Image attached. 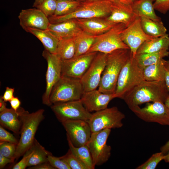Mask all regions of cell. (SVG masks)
<instances>
[{"label":"cell","instance_id":"1","mask_svg":"<svg viewBox=\"0 0 169 169\" xmlns=\"http://www.w3.org/2000/svg\"><path fill=\"white\" fill-rule=\"evenodd\" d=\"M169 94L164 80H144L128 92L123 97L129 109L148 102L164 103Z\"/></svg>","mask_w":169,"mask_h":169},{"label":"cell","instance_id":"2","mask_svg":"<svg viewBox=\"0 0 169 169\" xmlns=\"http://www.w3.org/2000/svg\"><path fill=\"white\" fill-rule=\"evenodd\" d=\"M21 125L20 136L17 145L13 159H18L33 146L35 136L38 127L44 117V110L40 109L29 113L22 107L17 110Z\"/></svg>","mask_w":169,"mask_h":169},{"label":"cell","instance_id":"3","mask_svg":"<svg viewBox=\"0 0 169 169\" xmlns=\"http://www.w3.org/2000/svg\"><path fill=\"white\" fill-rule=\"evenodd\" d=\"M132 55L130 49H119L107 54L106 64L98 87L100 91L115 94L121 70Z\"/></svg>","mask_w":169,"mask_h":169},{"label":"cell","instance_id":"4","mask_svg":"<svg viewBox=\"0 0 169 169\" xmlns=\"http://www.w3.org/2000/svg\"><path fill=\"white\" fill-rule=\"evenodd\" d=\"M112 4V3L106 0L83 1L74 12L62 16H52L48 18L50 23H55L72 19L106 18L110 13Z\"/></svg>","mask_w":169,"mask_h":169},{"label":"cell","instance_id":"5","mask_svg":"<svg viewBox=\"0 0 169 169\" xmlns=\"http://www.w3.org/2000/svg\"><path fill=\"white\" fill-rule=\"evenodd\" d=\"M145 80L143 69L132 55L119 74L115 93V98L122 99L128 92Z\"/></svg>","mask_w":169,"mask_h":169},{"label":"cell","instance_id":"6","mask_svg":"<svg viewBox=\"0 0 169 169\" xmlns=\"http://www.w3.org/2000/svg\"><path fill=\"white\" fill-rule=\"evenodd\" d=\"M84 92L80 79L61 75L53 88L49 101L52 105L80 100Z\"/></svg>","mask_w":169,"mask_h":169},{"label":"cell","instance_id":"7","mask_svg":"<svg viewBox=\"0 0 169 169\" xmlns=\"http://www.w3.org/2000/svg\"><path fill=\"white\" fill-rule=\"evenodd\" d=\"M125 28L123 23H117L108 31L96 36L94 44L87 53L97 52L108 54L119 49H129L121 37L122 32Z\"/></svg>","mask_w":169,"mask_h":169},{"label":"cell","instance_id":"8","mask_svg":"<svg viewBox=\"0 0 169 169\" xmlns=\"http://www.w3.org/2000/svg\"><path fill=\"white\" fill-rule=\"evenodd\" d=\"M125 117L117 107L114 106L92 113L88 122L92 132H94L106 129L121 128L123 125L122 121Z\"/></svg>","mask_w":169,"mask_h":169},{"label":"cell","instance_id":"9","mask_svg":"<svg viewBox=\"0 0 169 169\" xmlns=\"http://www.w3.org/2000/svg\"><path fill=\"white\" fill-rule=\"evenodd\" d=\"M51 108L61 123L68 120H82L88 122L92 113L88 111L80 99L53 104Z\"/></svg>","mask_w":169,"mask_h":169},{"label":"cell","instance_id":"10","mask_svg":"<svg viewBox=\"0 0 169 169\" xmlns=\"http://www.w3.org/2000/svg\"><path fill=\"white\" fill-rule=\"evenodd\" d=\"M110 132L111 129H106L92 133L87 145L95 166L102 165L110 156L111 148L107 144Z\"/></svg>","mask_w":169,"mask_h":169},{"label":"cell","instance_id":"11","mask_svg":"<svg viewBox=\"0 0 169 169\" xmlns=\"http://www.w3.org/2000/svg\"><path fill=\"white\" fill-rule=\"evenodd\" d=\"M130 109L138 118L145 121L169 125V109L163 102H148L143 108L138 106Z\"/></svg>","mask_w":169,"mask_h":169},{"label":"cell","instance_id":"12","mask_svg":"<svg viewBox=\"0 0 169 169\" xmlns=\"http://www.w3.org/2000/svg\"><path fill=\"white\" fill-rule=\"evenodd\" d=\"M42 55L47 63V69L46 75V87L42 97L43 103L51 106L49 101L51 91L54 85L61 76V60L55 54L50 53L44 49Z\"/></svg>","mask_w":169,"mask_h":169},{"label":"cell","instance_id":"13","mask_svg":"<svg viewBox=\"0 0 169 169\" xmlns=\"http://www.w3.org/2000/svg\"><path fill=\"white\" fill-rule=\"evenodd\" d=\"M107 54L98 52L89 68L80 79L84 92L99 87L107 61Z\"/></svg>","mask_w":169,"mask_h":169},{"label":"cell","instance_id":"14","mask_svg":"<svg viewBox=\"0 0 169 169\" xmlns=\"http://www.w3.org/2000/svg\"><path fill=\"white\" fill-rule=\"evenodd\" d=\"M97 53H87L69 59L61 60V75L80 79Z\"/></svg>","mask_w":169,"mask_h":169},{"label":"cell","instance_id":"15","mask_svg":"<svg viewBox=\"0 0 169 169\" xmlns=\"http://www.w3.org/2000/svg\"><path fill=\"white\" fill-rule=\"evenodd\" d=\"M73 145L79 147L86 145L92 132L88 123L82 120H68L61 123Z\"/></svg>","mask_w":169,"mask_h":169},{"label":"cell","instance_id":"16","mask_svg":"<svg viewBox=\"0 0 169 169\" xmlns=\"http://www.w3.org/2000/svg\"><path fill=\"white\" fill-rule=\"evenodd\" d=\"M121 37L134 57L138 49L144 43L155 38L147 35L144 32L139 17H137L131 24L123 30Z\"/></svg>","mask_w":169,"mask_h":169},{"label":"cell","instance_id":"17","mask_svg":"<svg viewBox=\"0 0 169 169\" xmlns=\"http://www.w3.org/2000/svg\"><path fill=\"white\" fill-rule=\"evenodd\" d=\"M18 18L21 26L25 31L29 28L47 29L50 23L48 18L36 8L22 9Z\"/></svg>","mask_w":169,"mask_h":169},{"label":"cell","instance_id":"18","mask_svg":"<svg viewBox=\"0 0 169 169\" xmlns=\"http://www.w3.org/2000/svg\"><path fill=\"white\" fill-rule=\"evenodd\" d=\"M115 98V94H105L96 89L84 92L80 100L86 109L91 112L107 108L109 102Z\"/></svg>","mask_w":169,"mask_h":169},{"label":"cell","instance_id":"19","mask_svg":"<svg viewBox=\"0 0 169 169\" xmlns=\"http://www.w3.org/2000/svg\"><path fill=\"white\" fill-rule=\"evenodd\" d=\"M137 17L132 10L131 5L118 1L112 3L110 13L105 18L109 21L115 24L123 23L127 27Z\"/></svg>","mask_w":169,"mask_h":169},{"label":"cell","instance_id":"20","mask_svg":"<svg viewBox=\"0 0 169 169\" xmlns=\"http://www.w3.org/2000/svg\"><path fill=\"white\" fill-rule=\"evenodd\" d=\"M75 19L83 30L94 36H98L106 32L116 24L109 21L105 18Z\"/></svg>","mask_w":169,"mask_h":169},{"label":"cell","instance_id":"21","mask_svg":"<svg viewBox=\"0 0 169 169\" xmlns=\"http://www.w3.org/2000/svg\"><path fill=\"white\" fill-rule=\"evenodd\" d=\"M48 29L59 39L74 37L82 30L75 19L49 23Z\"/></svg>","mask_w":169,"mask_h":169},{"label":"cell","instance_id":"22","mask_svg":"<svg viewBox=\"0 0 169 169\" xmlns=\"http://www.w3.org/2000/svg\"><path fill=\"white\" fill-rule=\"evenodd\" d=\"M36 37L42 43L45 49L51 53L56 54L59 39L48 29L29 28L26 31Z\"/></svg>","mask_w":169,"mask_h":169},{"label":"cell","instance_id":"23","mask_svg":"<svg viewBox=\"0 0 169 169\" xmlns=\"http://www.w3.org/2000/svg\"><path fill=\"white\" fill-rule=\"evenodd\" d=\"M155 0H137L131 5L134 13L138 17H145L156 21H161L156 15L154 8Z\"/></svg>","mask_w":169,"mask_h":169},{"label":"cell","instance_id":"24","mask_svg":"<svg viewBox=\"0 0 169 169\" xmlns=\"http://www.w3.org/2000/svg\"><path fill=\"white\" fill-rule=\"evenodd\" d=\"M1 125L15 134L19 132L21 124L18 113L12 108H6L0 112Z\"/></svg>","mask_w":169,"mask_h":169},{"label":"cell","instance_id":"25","mask_svg":"<svg viewBox=\"0 0 169 169\" xmlns=\"http://www.w3.org/2000/svg\"><path fill=\"white\" fill-rule=\"evenodd\" d=\"M169 36L167 33L144 43L138 49L136 54L156 52L162 50H168Z\"/></svg>","mask_w":169,"mask_h":169},{"label":"cell","instance_id":"26","mask_svg":"<svg viewBox=\"0 0 169 169\" xmlns=\"http://www.w3.org/2000/svg\"><path fill=\"white\" fill-rule=\"evenodd\" d=\"M140 18L142 29L147 35L158 37L167 34V29L161 21H156L143 17Z\"/></svg>","mask_w":169,"mask_h":169},{"label":"cell","instance_id":"27","mask_svg":"<svg viewBox=\"0 0 169 169\" xmlns=\"http://www.w3.org/2000/svg\"><path fill=\"white\" fill-rule=\"evenodd\" d=\"M96 36L90 34L82 29L74 37L75 46L74 56L87 53L94 44Z\"/></svg>","mask_w":169,"mask_h":169},{"label":"cell","instance_id":"28","mask_svg":"<svg viewBox=\"0 0 169 169\" xmlns=\"http://www.w3.org/2000/svg\"><path fill=\"white\" fill-rule=\"evenodd\" d=\"M169 55L167 50L150 53L137 54L134 57L139 66L142 69L156 64L164 57Z\"/></svg>","mask_w":169,"mask_h":169},{"label":"cell","instance_id":"29","mask_svg":"<svg viewBox=\"0 0 169 169\" xmlns=\"http://www.w3.org/2000/svg\"><path fill=\"white\" fill-rule=\"evenodd\" d=\"M75 54L74 37L59 39L56 54L61 60L71 59Z\"/></svg>","mask_w":169,"mask_h":169},{"label":"cell","instance_id":"30","mask_svg":"<svg viewBox=\"0 0 169 169\" xmlns=\"http://www.w3.org/2000/svg\"><path fill=\"white\" fill-rule=\"evenodd\" d=\"M67 138L69 149L85 165L87 169H95V166L87 145L76 147L73 145L68 138Z\"/></svg>","mask_w":169,"mask_h":169},{"label":"cell","instance_id":"31","mask_svg":"<svg viewBox=\"0 0 169 169\" xmlns=\"http://www.w3.org/2000/svg\"><path fill=\"white\" fill-rule=\"evenodd\" d=\"M164 59H162L157 63L147 66L143 69V74L145 80H164Z\"/></svg>","mask_w":169,"mask_h":169},{"label":"cell","instance_id":"32","mask_svg":"<svg viewBox=\"0 0 169 169\" xmlns=\"http://www.w3.org/2000/svg\"><path fill=\"white\" fill-rule=\"evenodd\" d=\"M33 145L34 151L30 159L27 166H34L48 162V156L52 153L47 151L35 139Z\"/></svg>","mask_w":169,"mask_h":169},{"label":"cell","instance_id":"33","mask_svg":"<svg viewBox=\"0 0 169 169\" xmlns=\"http://www.w3.org/2000/svg\"><path fill=\"white\" fill-rule=\"evenodd\" d=\"M82 1L76 0H57V5L54 16L66 15L74 11Z\"/></svg>","mask_w":169,"mask_h":169},{"label":"cell","instance_id":"34","mask_svg":"<svg viewBox=\"0 0 169 169\" xmlns=\"http://www.w3.org/2000/svg\"><path fill=\"white\" fill-rule=\"evenodd\" d=\"M60 158L66 162L71 169H87L85 165L69 149L65 155Z\"/></svg>","mask_w":169,"mask_h":169},{"label":"cell","instance_id":"35","mask_svg":"<svg viewBox=\"0 0 169 169\" xmlns=\"http://www.w3.org/2000/svg\"><path fill=\"white\" fill-rule=\"evenodd\" d=\"M164 154L162 152L153 154L146 162L136 168L137 169H155L158 163L163 160Z\"/></svg>","mask_w":169,"mask_h":169},{"label":"cell","instance_id":"36","mask_svg":"<svg viewBox=\"0 0 169 169\" xmlns=\"http://www.w3.org/2000/svg\"><path fill=\"white\" fill-rule=\"evenodd\" d=\"M57 5V0H44L36 8L40 10L49 18L54 15Z\"/></svg>","mask_w":169,"mask_h":169},{"label":"cell","instance_id":"37","mask_svg":"<svg viewBox=\"0 0 169 169\" xmlns=\"http://www.w3.org/2000/svg\"><path fill=\"white\" fill-rule=\"evenodd\" d=\"M17 145L5 141H0V153L3 156L13 159L16 152Z\"/></svg>","mask_w":169,"mask_h":169},{"label":"cell","instance_id":"38","mask_svg":"<svg viewBox=\"0 0 169 169\" xmlns=\"http://www.w3.org/2000/svg\"><path fill=\"white\" fill-rule=\"evenodd\" d=\"M47 158L48 162L55 169H71L66 162L60 157H55L51 154L48 156Z\"/></svg>","mask_w":169,"mask_h":169},{"label":"cell","instance_id":"39","mask_svg":"<svg viewBox=\"0 0 169 169\" xmlns=\"http://www.w3.org/2000/svg\"><path fill=\"white\" fill-rule=\"evenodd\" d=\"M34 151L33 145L24 154L22 159L15 165L13 169H25L27 166L30 158Z\"/></svg>","mask_w":169,"mask_h":169},{"label":"cell","instance_id":"40","mask_svg":"<svg viewBox=\"0 0 169 169\" xmlns=\"http://www.w3.org/2000/svg\"><path fill=\"white\" fill-rule=\"evenodd\" d=\"M0 141L7 142L17 145L18 141L13 134L0 126Z\"/></svg>","mask_w":169,"mask_h":169},{"label":"cell","instance_id":"41","mask_svg":"<svg viewBox=\"0 0 169 169\" xmlns=\"http://www.w3.org/2000/svg\"><path fill=\"white\" fill-rule=\"evenodd\" d=\"M153 6L155 10L166 14L169 11V0H155Z\"/></svg>","mask_w":169,"mask_h":169},{"label":"cell","instance_id":"42","mask_svg":"<svg viewBox=\"0 0 169 169\" xmlns=\"http://www.w3.org/2000/svg\"><path fill=\"white\" fill-rule=\"evenodd\" d=\"M164 81L169 92V60L164 59Z\"/></svg>","mask_w":169,"mask_h":169},{"label":"cell","instance_id":"43","mask_svg":"<svg viewBox=\"0 0 169 169\" xmlns=\"http://www.w3.org/2000/svg\"><path fill=\"white\" fill-rule=\"evenodd\" d=\"M14 91V88L7 87L4 93L2 98L5 102L9 101L14 96L13 93Z\"/></svg>","mask_w":169,"mask_h":169},{"label":"cell","instance_id":"44","mask_svg":"<svg viewBox=\"0 0 169 169\" xmlns=\"http://www.w3.org/2000/svg\"><path fill=\"white\" fill-rule=\"evenodd\" d=\"M30 169H55L48 162L43 163L37 165L30 167Z\"/></svg>","mask_w":169,"mask_h":169},{"label":"cell","instance_id":"45","mask_svg":"<svg viewBox=\"0 0 169 169\" xmlns=\"http://www.w3.org/2000/svg\"><path fill=\"white\" fill-rule=\"evenodd\" d=\"M12 108L17 111L20 108L21 102L17 97H14L9 101Z\"/></svg>","mask_w":169,"mask_h":169},{"label":"cell","instance_id":"46","mask_svg":"<svg viewBox=\"0 0 169 169\" xmlns=\"http://www.w3.org/2000/svg\"><path fill=\"white\" fill-rule=\"evenodd\" d=\"M14 161L13 159L7 157L0 153V169L3 168L7 164Z\"/></svg>","mask_w":169,"mask_h":169},{"label":"cell","instance_id":"47","mask_svg":"<svg viewBox=\"0 0 169 169\" xmlns=\"http://www.w3.org/2000/svg\"><path fill=\"white\" fill-rule=\"evenodd\" d=\"M161 152L166 154L169 150V140L168 141L160 148Z\"/></svg>","mask_w":169,"mask_h":169},{"label":"cell","instance_id":"48","mask_svg":"<svg viewBox=\"0 0 169 169\" xmlns=\"http://www.w3.org/2000/svg\"><path fill=\"white\" fill-rule=\"evenodd\" d=\"M6 107V104L5 102L3 100L2 96L0 97V112L3 111Z\"/></svg>","mask_w":169,"mask_h":169},{"label":"cell","instance_id":"49","mask_svg":"<svg viewBox=\"0 0 169 169\" xmlns=\"http://www.w3.org/2000/svg\"><path fill=\"white\" fill-rule=\"evenodd\" d=\"M119 1L124 4L131 5L137 0H118Z\"/></svg>","mask_w":169,"mask_h":169},{"label":"cell","instance_id":"50","mask_svg":"<svg viewBox=\"0 0 169 169\" xmlns=\"http://www.w3.org/2000/svg\"><path fill=\"white\" fill-rule=\"evenodd\" d=\"M44 0H35L33 7L36 8Z\"/></svg>","mask_w":169,"mask_h":169},{"label":"cell","instance_id":"51","mask_svg":"<svg viewBox=\"0 0 169 169\" xmlns=\"http://www.w3.org/2000/svg\"><path fill=\"white\" fill-rule=\"evenodd\" d=\"M163 160L166 162L169 163V150L167 152V154L165 155Z\"/></svg>","mask_w":169,"mask_h":169},{"label":"cell","instance_id":"52","mask_svg":"<svg viewBox=\"0 0 169 169\" xmlns=\"http://www.w3.org/2000/svg\"><path fill=\"white\" fill-rule=\"evenodd\" d=\"M164 104L169 109V94L167 97Z\"/></svg>","mask_w":169,"mask_h":169},{"label":"cell","instance_id":"53","mask_svg":"<svg viewBox=\"0 0 169 169\" xmlns=\"http://www.w3.org/2000/svg\"><path fill=\"white\" fill-rule=\"evenodd\" d=\"M110 1L112 3H115L119 1L118 0H106Z\"/></svg>","mask_w":169,"mask_h":169},{"label":"cell","instance_id":"54","mask_svg":"<svg viewBox=\"0 0 169 169\" xmlns=\"http://www.w3.org/2000/svg\"><path fill=\"white\" fill-rule=\"evenodd\" d=\"M85 1H89V2H94L99 1L101 0H84Z\"/></svg>","mask_w":169,"mask_h":169},{"label":"cell","instance_id":"55","mask_svg":"<svg viewBox=\"0 0 169 169\" xmlns=\"http://www.w3.org/2000/svg\"><path fill=\"white\" fill-rule=\"evenodd\" d=\"M78 0V1H85L84 0Z\"/></svg>","mask_w":169,"mask_h":169}]
</instances>
